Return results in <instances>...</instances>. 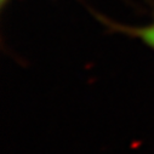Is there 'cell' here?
I'll use <instances>...</instances> for the list:
<instances>
[{
    "label": "cell",
    "instance_id": "2",
    "mask_svg": "<svg viewBox=\"0 0 154 154\" xmlns=\"http://www.w3.org/2000/svg\"><path fill=\"white\" fill-rule=\"evenodd\" d=\"M10 0H0V3H2V8H4L6 5V3H9Z\"/></svg>",
    "mask_w": 154,
    "mask_h": 154
},
{
    "label": "cell",
    "instance_id": "1",
    "mask_svg": "<svg viewBox=\"0 0 154 154\" xmlns=\"http://www.w3.org/2000/svg\"><path fill=\"white\" fill-rule=\"evenodd\" d=\"M98 20L109 30L115 33H122L131 38H136V39L141 40L146 46H148L154 51V22L146 26H126V24L113 22L102 16H98Z\"/></svg>",
    "mask_w": 154,
    "mask_h": 154
}]
</instances>
